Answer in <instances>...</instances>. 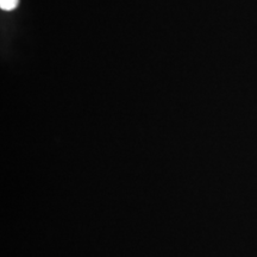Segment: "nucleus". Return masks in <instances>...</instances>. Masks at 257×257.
Segmentation results:
<instances>
[{"instance_id":"obj_1","label":"nucleus","mask_w":257,"mask_h":257,"mask_svg":"<svg viewBox=\"0 0 257 257\" xmlns=\"http://www.w3.org/2000/svg\"><path fill=\"white\" fill-rule=\"evenodd\" d=\"M18 4V0H0V8L5 11H11Z\"/></svg>"}]
</instances>
